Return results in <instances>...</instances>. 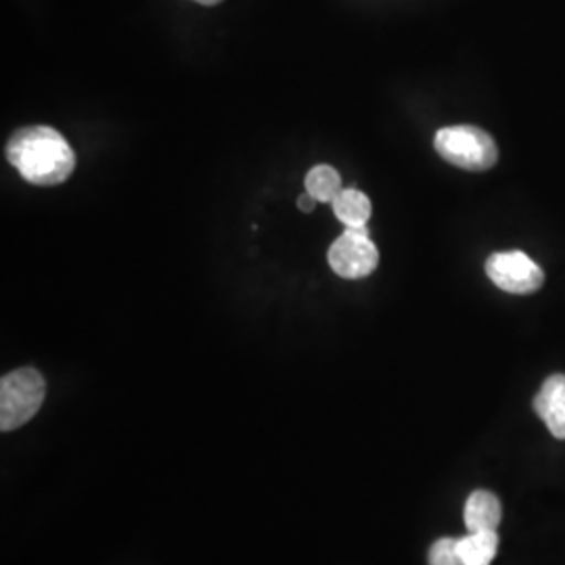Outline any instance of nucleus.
I'll return each mask as SVG.
<instances>
[{"label":"nucleus","instance_id":"nucleus-12","mask_svg":"<svg viewBox=\"0 0 565 565\" xmlns=\"http://www.w3.org/2000/svg\"><path fill=\"white\" fill-rule=\"evenodd\" d=\"M315 205H317V200H315L308 191H306L303 195H300V200H298V207H300L302 212H306V214H308V212H312V210H315Z\"/></svg>","mask_w":565,"mask_h":565},{"label":"nucleus","instance_id":"nucleus-11","mask_svg":"<svg viewBox=\"0 0 565 565\" xmlns=\"http://www.w3.org/2000/svg\"><path fill=\"white\" fill-rule=\"evenodd\" d=\"M459 539H440L436 541L429 555H427V564L429 565H465L461 555H459V546H457Z\"/></svg>","mask_w":565,"mask_h":565},{"label":"nucleus","instance_id":"nucleus-5","mask_svg":"<svg viewBox=\"0 0 565 565\" xmlns=\"http://www.w3.org/2000/svg\"><path fill=\"white\" fill-rule=\"evenodd\" d=\"M486 275L507 294H534L543 287L545 273L524 252H499L486 263Z\"/></svg>","mask_w":565,"mask_h":565},{"label":"nucleus","instance_id":"nucleus-3","mask_svg":"<svg viewBox=\"0 0 565 565\" xmlns=\"http://www.w3.org/2000/svg\"><path fill=\"white\" fill-rule=\"evenodd\" d=\"M44 394V377L32 366L4 375L0 380V429L13 431L28 424L39 413Z\"/></svg>","mask_w":565,"mask_h":565},{"label":"nucleus","instance_id":"nucleus-10","mask_svg":"<svg viewBox=\"0 0 565 565\" xmlns=\"http://www.w3.org/2000/svg\"><path fill=\"white\" fill-rule=\"evenodd\" d=\"M306 191L317 200V202L333 203L335 198L342 193V179L340 172L327 163L315 166L306 174Z\"/></svg>","mask_w":565,"mask_h":565},{"label":"nucleus","instance_id":"nucleus-6","mask_svg":"<svg viewBox=\"0 0 565 565\" xmlns=\"http://www.w3.org/2000/svg\"><path fill=\"white\" fill-rule=\"evenodd\" d=\"M534 411L555 438L565 440V375L546 377L534 398Z\"/></svg>","mask_w":565,"mask_h":565},{"label":"nucleus","instance_id":"nucleus-2","mask_svg":"<svg viewBox=\"0 0 565 565\" xmlns=\"http://www.w3.org/2000/svg\"><path fill=\"white\" fill-rule=\"evenodd\" d=\"M434 147L445 162L469 172L490 170L499 160L494 139L478 126H448L436 132Z\"/></svg>","mask_w":565,"mask_h":565},{"label":"nucleus","instance_id":"nucleus-8","mask_svg":"<svg viewBox=\"0 0 565 565\" xmlns=\"http://www.w3.org/2000/svg\"><path fill=\"white\" fill-rule=\"evenodd\" d=\"M331 205H333V212H335L338 221L345 228L366 226L369 218H371V210H373L371 200L359 189H342V193L335 198V202Z\"/></svg>","mask_w":565,"mask_h":565},{"label":"nucleus","instance_id":"nucleus-13","mask_svg":"<svg viewBox=\"0 0 565 565\" xmlns=\"http://www.w3.org/2000/svg\"><path fill=\"white\" fill-rule=\"evenodd\" d=\"M195 2H200L203 7H214V4H221L223 0H195Z\"/></svg>","mask_w":565,"mask_h":565},{"label":"nucleus","instance_id":"nucleus-4","mask_svg":"<svg viewBox=\"0 0 565 565\" xmlns=\"http://www.w3.org/2000/svg\"><path fill=\"white\" fill-rule=\"evenodd\" d=\"M331 270L342 279H364L380 266V249L371 239L369 228H345L342 235L331 243L327 252Z\"/></svg>","mask_w":565,"mask_h":565},{"label":"nucleus","instance_id":"nucleus-1","mask_svg":"<svg viewBox=\"0 0 565 565\" xmlns=\"http://www.w3.org/2000/svg\"><path fill=\"white\" fill-rule=\"evenodd\" d=\"M7 160L21 179L36 186H55L76 170V153L60 130L25 126L7 142Z\"/></svg>","mask_w":565,"mask_h":565},{"label":"nucleus","instance_id":"nucleus-9","mask_svg":"<svg viewBox=\"0 0 565 565\" xmlns=\"http://www.w3.org/2000/svg\"><path fill=\"white\" fill-rule=\"evenodd\" d=\"M465 565H490L499 551L497 532H469L457 541Z\"/></svg>","mask_w":565,"mask_h":565},{"label":"nucleus","instance_id":"nucleus-7","mask_svg":"<svg viewBox=\"0 0 565 565\" xmlns=\"http://www.w3.org/2000/svg\"><path fill=\"white\" fill-rule=\"evenodd\" d=\"M465 525L469 532H497L503 518V507L497 494L476 490L465 503Z\"/></svg>","mask_w":565,"mask_h":565}]
</instances>
